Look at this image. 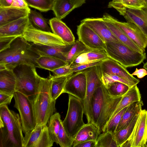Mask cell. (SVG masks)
<instances>
[{
	"instance_id": "obj_43",
	"label": "cell",
	"mask_w": 147,
	"mask_h": 147,
	"mask_svg": "<svg viewBox=\"0 0 147 147\" xmlns=\"http://www.w3.org/2000/svg\"><path fill=\"white\" fill-rule=\"evenodd\" d=\"M51 71L54 74V76H64L74 73L70 67L69 63Z\"/></svg>"
},
{
	"instance_id": "obj_33",
	"label": "cell",
	"mask_w": 147,
	"mask_h": 147,
	"mask_svg": "<svg viewBox=\"0 0 147 147\" xmlns=\"http://www.w3.org/2000/svg\"><path fill=\"white\" fill-rule=\"evenodd\" d=\"M91 50H92L87 48L78 39L75 40L67 54L66 61L70 64L81 54Z\"/></svg>"
},
{
	"instance_id": "obj_47",
	"label": "cell",
	"mask_w": 147,
	"mask_h": 147,
	"mask_svg": "<svg viewBox=\"0 0 147 147\" xmlns=\"http://www.w3.org/2000/svg\"><path fill=\"white\" fill-rule=\"evenodd\" d=\"M96 141L88 140L80 143L75 147H96Z\"/></svg>"
},
{
	"instance_id": "obj_7",
	"label": "cell",
	"mask_w": 147,
	"mask_h": 147,
	"mask_svg": "<svg viewBox=\"0 0 147 147\" xmlns=\"http://www.w3.org/2000/svg\"><path fill=\"white\" fill-rule=\"evenodd\" d=\"M84 113L82 100L69 94L67 111L62 123L68 136L74 140L78 131L85 124L83 119Z\"/></svg>"
},
{
	"instance_id": "obj_34",
	"label": "cell",
	"mask_w": 147,
	"mask_h": 147,
	"mask_svg": "<svg viewBox=\"0 0 147 147\" xmlns=\"http://www.w3.org/2000/svg\"><path fill=\"white\" fill-rule=\"evenodd\" d=\"M108 7L113 8L119 7L138 9L146 7L145 4L141 0H120L115 2L111 1L109 3Z\"/></svg>"
},
{
	"instance_id": "obj_41",
	"label": "cell",
	"mask_w": 147,
	"mask_h": 147,
	"mask_svg": "<svg viewBox=\"0 0 147 147\" xmlns=\"http://www.w3.org/2000/svg\"><path fill=\"white\" fill-rule=\"evenodd\" d=\"M53 142L49 136L47 125L44 128L37 141L32 147H51L53 145Z\"/></svg>"
},
{
	"instance_id": "obj_40",
	"label": "cell",
	"mask_w": 147,
	"mask_h": 147,
	"mask_svg": "<svg viewBox=\"0 0 147 147\" xmlns=\"http://www.w3.org/2000/svg\"><path fill=\"white\" fill-rule=\"evenodd\" d=\"M128 106L119 111L109 120L106 125L103 132L110 131L115 135L116 128Z\"/></svg>"
},
{
	"instance_id": "obj_36",
	"label": "cell",
	"mask_w": 147,
	"mask_h": 147,
	"mask_svg": "<svg viewBox=\"0 0 147 147\" xmlns=\"http://www.w3.org/2000/svg\"><path fill=\"white\" fill-rule=\"evenodd\" d=\"M45 125H37L32 131L25 134L23 147H32L38 140Z\"/></svg>"
},
{
	"instance_id": "obj_13",
	"label": "cell",
	"mask_w": 147,
	"mask_h": 147,
	"mask_svg": "<svg viewBox=\"0 0 147 147\" xmlns=\"http://www.w3.org/2000/svg\"><path fill=\"white\" fill-rule=\"evenodd\" d=\"M78 39L90 49L105 50V43L89 26L81 22L77 27Z\"/></svg>"
},
{
	"instance_id": "obj_54",
	"label": "cell",
	"mask_w": 147,
	"mask_h": 147,
	"mask_svg": "<svg viewBox=\"0 0 147 147\" xmlns=\"http://www.w3.org/2000/svg\"><path fill=\"white\" fill-rule=\"evenodd\" d=\"M145 147H147V142L146 143V144L145 146Z\"/></svg>"
},
{
	"instance_id": "obj_14",
	"label": "cell",
	"mask_w": 147,
	"mask_h": 147,
	"mask_svg": "<svg viewBox=\"0 0 147 147\" xmlns=\"http://www.w3.org/2000/svg\"><path fill=\"white\" fill-rule=\"evenodd\" d=\"M100 69L101 74L106 73L117 75L134 85H137L140 82L139 79L132 75L126 67L109 57L102 61Z\"/></svg>"
},
{
	"instance_id": "obj_5",
	"label": "cell",
	"mask_w": 147,
	"mask_h": 147,
	"mask_svg": "<svg viewBox=\"0 0 147 147\" xmlns=\"http://www.w3.org/2000/svg\"><path fill=\"white\" fill-rule=\"evenodd\" d=\"M51 79L43 78L36 98L33 101L36 125H45L56 111V100L52 101L50 95Z\"/></svg>"
},
{
	"instance_id": "obj_9",
	"label": "cell",
	"mask_w": 147,
	"mask_h": 147,
	"mask_svg": "<svg viewBox=\"0 0 147 147\" xmlns=\"http://www.w3.org/2000/svg\"><path fill=\"white\" fill-rule=\"evenodd\" d=\"M22 37L28 42L34 44L53 46L67 45L53 32L37 29L30 23Z\"/></svg>"
},
{
	"instance_id": "obj_44",
	"label": "cell",
	"mask_w": 147,
	"mask_h": 147,
	"mask_svg": "<svg viewBox=\"0 0 147 147\" xmlns=\"http://www.w3.org/2000/svg\"><path fill=\"white\" fill-rule=\"evenodd\" d=\"M102 60H99L85 63L71 69L73 72L74 73L78 71L85 70L87 68L93 66H99L101 64Z\"/></svg>"
},
{
	"instance_id": "obj_21",
	"label": "cell",
	"mask_w": 147,
	"mask_h": 147,
	"mask_svg": "<svg viewBox=\"0 0 147 147\" xmlns=\"http://www.w3.org/2000/svg\"><path fill=\"white\" fill-rule=\"evenodd\" d=\"M30 8L0 7V26L28 16Z\"/></svg>"
},
{
	"instance_id": "obj_24",
	"label": "cell",
	"mask_w": 147,
	"mask_h": 147,
	"mask_svg": "<svg viewBox=\"0 0 147 147\" xmlns=\"http://www.w3.org/2000/svg\"><path fill=\"white\" fill-rule=\"evenodd\" d=\"M142 101H136L130 104L123 114L116 128L115 132L127 126L142 110Z\"/></svg>"
},
{
	"instance_id": "obj_32",
	"label": "cell",
	"mask_w": 147,
	"mask_h": 147,
	"mask_svg": "<svg viewBox=\"0 0 147 147\" xmlns=\"http://www.w3.org/2000/svg\"><path fill=\"white\" fill-rule=\"evenodd\" d=\"M62 121L59 113H56L50 117L48 122L47 128L49 136L52 141L57 144V136Z\"/></svg>"
},
{
	"instance_id": "obj_28",
	"label": "cell",
	"mask_w": 147,
	"mask_h": 147,
	"mask_svg": "<svg viewBox=\"0 0 147 147\" xmlns=\"http://www.w3.org/2000/svg\"><path fill=\"white\" fill-rule=\"evenodd\" d=\"M36 62L39 68L51 71L69 63L65 61L60 58L46 55L39 56Z\"/></svg>"
},
{
	"instance_id": "obj_51",
	"label": "cell",
	"mask_w": 147,
	"mask_h": 147,
	"mask_svg": "<svg viewBox=\"0 0 147 147\" xmlns=\"http://www.w3.org/2000/svg\"><path fill=\"white\" fill-rule=\"evenodd\" d=\"M143 67L147 71V61L144 64Z\"/></svg>"
},
{
	"instance_id": "obj_6",
	"label": "cell",
	"mask_w": 147,
	"mask_h": 147,
	"mask_svg": "<svg viewBox=\"0 0 147 147\" xmlns=\"http://www.w3.org/2000/svg\"><path fill=\"white\" fill-rule=\"evenodd\" d=\"M105 43V50L108 57L126 68L137 66L146 59L145 52H138L120 42Z\"/></svg>"
},
{
	"instance_id": "obj_55",
	"label": "cell",
	"mask_w": 147,
	"mask_h": 147,
	"mask_svg": "<svg viewBox=\"0 0 147 147\" xmlns=\"http://www.w3.org/2000/svg\"></svg>"
},
{
	"instance_id": "obj_50",
	"label": "cell",
	"mask_w": 147,
	"mask_h": 147,
	"mask_svg": "<svg viewBox=\"0 0 147 147\" xmlns=\"http://www.w3.org/2000/svg\"><path fill=\"white\" fill-rule=\"evenodd\" d=\"M75 8L81 7L85 3L86 0H71Z\"/></svg>"
},
{
	"instance_id": "obj_18",
	"label": "cell",
	"mask_w": 147,
	"mask_h": 147,
	"mask_svg": "<svg viewBox=\"0 0 147 147\" xmlns=\"http://www.w3.org/2000/svg\"><path fill=\"white\" fill-rule=\"evenodd\" d=\"M73 44L53 46L32 43L30 44V49L39 56H51L60 58L66 61L67 54Z\"/></svg>"
},
{
	"instance_id": "obj_10",
	"label": "cell",
	"mask_w": 147,
	"mask_h": 147,
	"mask_svg": "<svg viewBox=\"0 0 147 147\" xmlns=\"http://www.w3.org/2000/svg\"><path fill=\"white\" fill-rule=\"evenodd\" d=\"M147 142V111L142 110L128 140L120 147H145Z\"/></svg>"
},
{
	"instance_id": "obj_25",
	"label": "cell",
	"mask_w": 147,
	"mask_h": 147,
	"mask_svg": "<svg viewBox=\"0 0 147 147\" xmlns=\"http://www.w3.org/2000/svg\"><path fill=\"white\" fill-rule=\"evenodd\" d=\"M102 19L112 33L121 42L138 52L145 53V50L135 43L119 28L109 21Z\"/></svg>"
},
{
	"instance_id": "obj_45",
	"label": "cell",
	"mask_w": 147,
	"mask_h": 147,
	"mask_svg": "<svg viewBox=\"0 0 147 147\" xmlns=\"http://www.w3.org/2000/svg\"><path fill=\"white\" fill-rule=\"evenodd\" d=\"M14 94H8L0 92V106L9 104Z\"/></svg>"
},
{
	"instance_id": "obj_27",
	"label": "cell",
	"mask_w": 147,
	"mask_h": 147,
	"mask_svg": "<svg viewBox=\"0 0 147 147\" xmlns=\"http://www.w3.org/2000/svg\"><path fill=\"white\" fill-rule=\"evenodd\" d=\"M73 73L66 75L56 76L52 75L50 73L49 77L51 80L50 95L52 101L56 100L63 93L65 84L68 78Z\"/></svg>"
},
{
	"instance_id": "obj_3",
	"label": "cell",
	"mask_w": 147,
	"mask_h": 147,
	"mask_svg": "<svg viewBox=\"0 0 147 147\" xmlns=\"http://www.w3.org/2000/svg\"><path fill=\"white\" fill-rule=\"evenodd\" d=\"M22 132L20 115L0 106V147H23Z\"/></svg>"
},
{
	"instance_id": "obj_22",
	"label": "cell",
	"mask_w": 147,
	"mask_h": 147,
	"mask_svg": "<svg viewBox=\"0 0 147 147\" xmlns=\"http://www.w3.org/2000/svg\"><path fill=\"white\" fill-rule=\"evenodd\" d=\"M16 77L12 69L0 70V92L14 94L16 84Z\"/></svg>"
},
{
	"instance_id": "obj_29",
	"label": "cell",
	"mask_w": 147,
	"mask_h": 147,
	"mask_svg": "<svg viewBox=\"0 0 147 147\" xmlns=\"http://www.w3.org/2000/svg\"><path fill=\"white\" fill-rule=\"evenodd\" d=\"M75 9L71 0H54L52 10L56 17L61 20Z\"/></svg>"
},
{
	"instance_id": "obj_48",
	"label": "cell",
	"mask_w": 147,
	"mask_h": 147,
	"mask_svg": "<svg viewBox=\"0 0 147 147\" xmlns=\"http://www.w3.org/2000/svg\"><path fill=\"white\" fill-rule=\"evenodd\" d=\"M132 76H136L139 78H142L147 75V71L144 68L138 69L136 68L135 71L131 74Z\"/></svg>"
},
{
	"instance_id": "obj_4",
	"label": "cell",
	"mask_w": 147,
	"mask_h": 147,
	"mask_svg": "<svg viewBox=\"0 0 147 147\" xmlns=\"http://www.w3.org/2000/svg\"><path fill=\"white\" fill-rule=\"evenodd\" d=\"M13 69L16 79L15 91L23 94L33 101L43 78L38 74L35 67L29 65H21Z\"/></svg>"
},
{
	"instance_id": "obj_15",
	"label": "cell",
	"mask_w": 147,
	"mask_h": 147,
	"mask_svg": "<svg viewBox=\"0 0 147 147\" xmlns=\"http://www.w3.org/2000/svg\"><path fill=\"white\" fill-rule=\"evenodd\" d=\"M120 14L127 20L134 23L141 30L147 37V8L133 9L127 8L115 7Z\"/></svg>"
},
{
	"instance_id": "obj_1",
	"label": "cell",
	"mask_w": 147,
	"mask_h": 147,
	"mask_svg": "<svg viewBox=\"0 0 147 147\" xmlns=\"http://www.w3.org/2000/svg\"><path fill=\"white\" fill-rule=\"evenodd\" d=\"M30 45L22 37L14 39L8 48L0 51V70L23 64L39 68L36 61L39 56L30 49Z\"/></svg>"
},
{
	"instance_id": "obj_20",
	"label": "cell",
	"mask_w": 147,
	"mask_h": 147,
	"mask_svg": "<svg viewBox=\"0 0 147 147\" xmlns=\"http://www.w3.org/2000/svg\"><path fill=\"white\" fill-rule=\"evenodd\" d=\"M99 128L93 123H88L79 130L74 140L72 147L80 143L90 140L96 141L100 134Z\"/></svg>"
},
{
	"instance_id": "obj_23",
	"label": "cell",
	"mask_w": 147,
	"mask_h": 147,
	"mask_svg": "<svg viewBox=\"0 0 147 147\" xmlns=\"http://www.w3.org/2000/svg\"><path fill=\"white\" fill-rule=\"evenodd\" d=\"M108 57L105 50H91L79 56L70 63L69 66L71 68L85 63L103 60Z\"/></svg>"
},
{
	"instance_id": "obj_31",
	"label": "cell",
	"mask_w": 147,
	"mask_h": 147,
	"mask_svg": "<svg viewBox=\"0 0 147 147\" xmlns=\"http://www.w3.org/2000/svg\"><path fill=\"white\" fill-rule=\"evenodd\" d=\"M140 113L136 116L127 126L115 133L114 136L118 147H120L129 138L133 132Z\"/></svg>"
},
{
	"instance_id": "obj_37",
	"label": "cell",
	"mask_w": 147,
	"mask_h": 147,
	"mask_svg": "<svg viewBox=\"0 0 147 147\" xmlns=\"http://www.w3.org/2000/svg\"><path fill=\"white\" fill-rule=\"evenodd\" d=\"M28 6L42 12L52 10L54 0H24Z\"/></svg>"
},
{
	"instance_id": "obj_26",
	"label": "cell",
	"mask_w": 147,
	"mask_h": 147,
	"mask_svg": "<svg viewBox=\"0 0 147 147\" xmlns=\"http://www.w3.org/2000/svg\"><path fill=\"white\" fill-rule=\"evenodd\" d=\"M141 99L140 92L137 85L130 87L127 92L123 96L119 104L109 120L124 108L128 106L133 102L141 100Z\"/></svg>"
},
{
	"instance_id": "obj_42",
	"label": "cell",
	"mask_w": 147,
	"mask_h": 147,
	"mask_svg": "<svg viewBox=\"0 0 147 147\" xmlns=\"http://www.w3.org/2000/svg\"><path fill=\"white\" fill-rule=\"evenodd\" d=\"M57 143L61 147H72L74 140L67 134L63 125L62 121L57 136Z\"/></svg>"
},
{
	"instance_id": "obj_46",
	"label": "cell",
	"mask_w": 147,
	"mask_h": 147,
	"mask_svg": "<svg viewBox=\"0 0 147 147\" xmlns=\"http://www.w3.org/2000/svg\"><path fill=\"white\" fill-rule=\"evenodd\" d=\"M10 7L21 8H29L24 0H13V3Z\"/></svg>"
},
{
	"instance_id": "obj_53",
	"label": "cell",
	"mask_w": 147,
	"mask_h": 147,
	"mask_svg": "<svg viewBox=\"0 0 147 147\" xmlns=\"http://www.w3.org/2000/svg\"><path fill=\"white\" fill-rule=\"evenodd\" d=\"M119 0H112L111 1L113 2H115L119 1Z\"/></svg>"
},
{
	"instance_id": "obj_12",
	"label": "cell",
	"mask_w": 147,
	"mask_h": 147,
	"mask_svg": "<svg viewBox=\"0 0 147 147\" xmlns=\"http://www.w3.org/2000/svg\"><path fill=\"white\" fill-rule=\"evenodd\" d=\"M86 79L85 70L74 73L65 84L63 93H67L83 101L86 89Z\"/></svg>"
},
{
	"instance_id": "obj_30",
	"label": "cell",
	"mask_w": 147,
	"mask_h": 147,
	"mask_svg": "<svg viewBox=\"0 0 147 147\" xmlns=\"http://www.w3.org/2000/svg\"><path fill=\"white\" fill-rule=\"evenodd\" d=\"M29 23L34 28L42 31L51 32L49 22L40 13L30 10L28 15Z\"/></svg>"
},
{
	"instance_id": "obj_11",
	"label": "cell",
	"mask_w": 147,
	"mask_h": 147,
	"mask_svg": "<svg viewBox=\"0 0 147 147\" xmlns=\"http://www.w3.org/2000/svg\"><path fill=\"white\" fill-rule=\"evenodd\" d=\"M102 18L109 21L119 28L135 43L145 50L147 46V37L136 24L128 21H119L107 13H105Z\"/></svg>"
},
{
	"instance_id": "obj_35",
	"label": "cell",
	"mask_w": 147,
	"mask_h": 147,
	"mask_svg": "<svg viewBox=\"0 0 147 147\" xmlns=\"http://www.w3.org/2000/svg\"><path fill=\"white\" fill-rule=\"evenodd\" d=\"M96 147H118L114 135L110 131L102 132L96 140Z\"/></svg>"
},
{
	"instance_id": "obj_19",
	"label": "cell",
	"mask_w": 147,
	"mask_h": 147,
	"mask_svg": "<svg viewBox=\"0 0 147 147\" xmlns=\"http://www.w3.org/2000/svg\"><path fill=\"white\" fill-rule=\"evenodd\" d=\"M49 25L52 32L59 37L66 44H72L75 41L71 30L61 20L56 17L49 20Z\"/></svg>"
},
{
	"instance_id": "obj_8",
	"label": "cell",
	"mask_w": 147,
	"mask_h": 147,
	"mask_svg": "<svg viewBox=\"0 0 147 147\" xmlns=\"http://www.w3.org/2000/svg\"><path fill=\"white\" fill-rule=\"evenodd\" d=\"M14 107L18 111L23 133L24 135L31 131L36 125V120L33 101L26 96L15 91L13 96Z\"/></svg>"
},
{
	"instance_id": "obj_49",
	"label": "cell",
	"mask_w": 147,
	"mask_h": 147,
	"mask_svg": "<svg viewBox=\"0 0 147 147\" xmlns=\"http://www.w3.org/2000/svg\"><path fill=\"white\" fill-rule=\"evenodd\" d=\"M13 2V0H0V7H10Z\"/></svg>"
},
{
	"instance_id": "obj_39",
	"label": "cell",
	"mask_w": 147,
	"mask_h": 147,
	"mask_svg": "<svg viewBox=\"0 0 147 147\" xmlns=\"http://www.w3.org/2000/svg\"><path fill=\"white\" fill-rule=\"evenodd\" d=\"M101 79L103 85L107 88L111 84L116 82H119L128 86L130 87L134 85L131 83L114 75L103 73L101 74Z\"/></svg>"
},
{
	"instance_id": "obj_2",
	"label": "cell",
	"mask_w": 147,
	"mask_h": 147,
	"mask_svg": "<svg viewBox=\"0 0 147 147\" xmlns=\"http://www.w3.org/2000/svg\"><path fill=\"white\" fill-rule=\"evenodd\" d=\"M122 96H112L103 84L95 90L91 102L92 123L101 133L103 132Z\"/></svg>"
},
{
	"instance_id": "obj_16",
	"label": "cell",
	"mask_w": 147,
	"mask_h": 147,
	"mask_svg": "<svg viewBox=\"0 0 147 147\" xmlns=\"http://www.w3.org/2000/svg\"><path fill=\"white\" fill-rule=\"evenodd\" d=\"M29 23L27 16L0 26V38L22 37Z\"/></svg>"
},
{
	"instance_id": "obj_52",
	"label": "cell",
	"mask_w": 147,
	"mask_h": 147,
	"mask_svg": "<svg viewBox=\"0 0 147 147\" xmlns=\"http://www.w3.org/2000/svg\"><path fill=\"white\" fill-rule=\"evenodd\" d=\"M145 4L146 7L147 8V0H141Z\"/></svg>"
},
{
	"instance_id": "obj_17",
	"label": "cell",
	"mask_w": 147,
	"mask_h": 147,
	"mask_svg": "<svg viewBox=\"0 0 147 147\" xmlns=\"http://www.w3.org/2000/svg\"><path fill=\"white\" fill-rule=\"evenodd\" d=\"M81 22L84 23L91 28L105 43L120 42L111 32L102 18H87Z\"/></svg>"
},
{
	"instance_id": "obj_38",
	"label": "cell",
	"mask_w": 147,
	"mask_h": 147,
	"mask_svg": "<svg viewBox=\"0 0 147 147\" xmlns=\"http://www.w3.org/2000/svg\"><path fill=\"white\" fill-rule=\"evenodd\" d=\"M130 88L125 84L119 82H116L111 84L107 89L111 96L119 97L123 96L127 92Z\"/></svg>"
}]
</instances>
